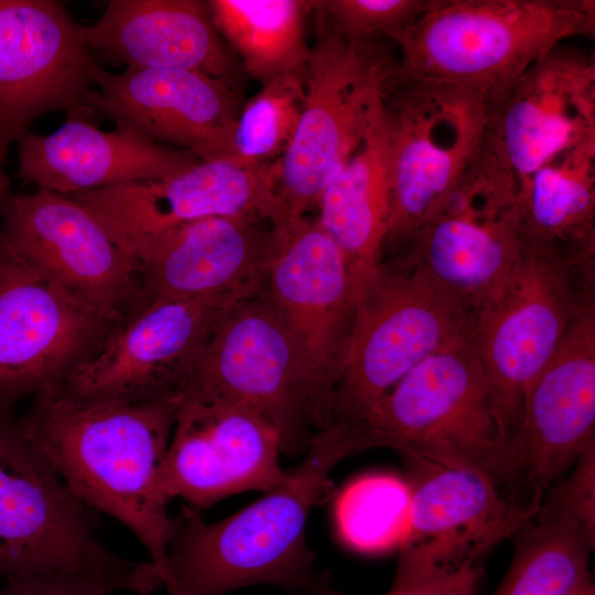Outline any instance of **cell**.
<instances>
[{
  "mask_svg": "<svg viewBox=\"0 0 595 595\" xmlns=\"http://www.w3.org/2000/svg\"><path fill=\"white\" fill-rule=\"evenodd\" d=\"M180 402H82L51 388L18 419L23 437L85 506L133 532L162 585L175 518L160 475Z\"/></svg>",
  "mask_w": 595,
  "mask_h": 595,
  "instance_id": "cell-1",
  "label": "cell"
},
{
  "mask_svg": "<svg viewBox=\"0 0 595 595\" xmlns=\"http://www.w3.org/2000/svg\"><path fill=\"white\" fill-rule=\"evenodd\" d=\"M358 452L354 433L331 421L314 434L286 479L242 510L206 522L195 508L184 507L174 517L166 552L169 595H226L258 584L312 588L309 517L332 493L333 468Z\"/></svg>",
  "mask_w": 595,
  "mask_h": 595,
  "instance_id": "cell-2",
  "label": "cell"
},
{
  "mask_svg": "<svg viewBox=\"0 0 595 595\" xmlns=\"http://www.w3.org/2000/svg\"><path fill=\"white\" fill-rule=\"evenodd\" d=\"M594 37V0H432L396 43L398 69L467 88L491 110L554 46Z\"/></svg>",
  "mask_w": 595,
  "mask_h": 595,
  "instance_id": "cell-3",
  "label": "cell"
},
{
  "mask_svg": "<svg viewBox=\"0 0 595 595\" xmlns=\"http://www.w3.org/2000/svg\"><path fill=\"white\" fill-rule=\"evenodd\" d=\"M354 430L361 451L470 468L505 496L507 436L473 343L424 359Z\"/></svg>",
  "mask_w": 595,
  "mask_h": 595,
  "instance_id": "cell-4",
  "label": "cell"
},
{
  "mask_svg": "<svg viewBox=\"0 0 595 595\" xmlns=\"http://www.w3.org/2000/svg\"><path fill=\"white\" fill-rule=\"evenodd\" d=\"M388 217L380 262L434 213L486 147L490 107L450 83L405 75L385 88Z\"/></svg>",
  "mask_w": 595,
  "mask_h": 595,
  "instance_id": "cell-5",
  "label": "cell"
},
{
  "mask_svg": "<svg viewBox=\"0 0 595 595\" xmlns=\"http://www.w3.org/2000/svg\"><path fill=\"white\" fill-rule=\"evenodd\" d=\"M595 306V252L524 242L498 296L474 321L484 368L507 443L523 399L571 325Z\"/></svg>",
  "mask_w": 595,
  "mask_h": 595,
  "instance_id": "cell-6",
  "label": "cell"
},
{
  "mask_svg": "<svg viewBox=\"0 0 595 595\" xmlns=\"http://www.w3.org/2000/svg\"><path fill=\"white\" fill-rule=\"evenodd\" d=\"M473 333L474 317L425 273L379 264L357 292L329 421L355 429L415 366Z\"/></svg>",
  "mask_w": 595,
  "mask_h": 595,
  "instance_id": "cell-7",
  "label": "cell"
},
{
  "mask_svg": "<svg viewBox=\"0 0 595 595\" xmlns=\"http://www.w3.org/2000/svg\"><path fill=\"white\" fill-rule=\"evenodd\" d=\"M397 67L392 42L347 39L316 18L303 110L289 148L273 163L286 221L316 209L324 188L367 131Z\"/></svg>",
  "mask_w": 595,
  "mask_h": 595,
  "instance_id": "cell-8",
  "label": "cell"
},
{
  "mask_svg": "<svg viewBox=\"0 0 595 595\" xmlns=\"http://www.w3.org/2000/svg\"><path fill=\"white\" fill-rule=\"evenodd\" d=\"M524 242L516 184L486 144L434 213L380 264L425 273L475 321L505 286Z\"/></svg>",
  "mask_w": 595,
  "mask_h": 595,
  "instance_id": "cell-9",
  "label": "cell"
},
{
  "mask_svg": "<svg viewBox=\"0 0 595 595\" xmlns=\"http://www.w3.org/2000/svg\"><path fill=\"white\" fill-rule=\"evenodd\" d=\"M182 399L246 407L279 431L282 453L306 452L327 420L283 324L260 293L229 306L193 363Z\"/></svg>",
  "mask_w": 595,
  "mask_h": 595,
  "instance_id": "cell-10",
  "label": "cell"
},
{
  "mask_svg": "<svg viewBox=\"0 0 595 595\" xmlns=\"http://www.w3.org/2000/svg\"><path fill=\"white\" fill-rule=\"evenodd\" d=\"M88 509L0 408V577L140 569L99 541Z\"/></svg>",
  "mask_w": 595,
  "mask_h": 595,
  "instance_id": "cell-11",
  "label": "cell"
},
{
  "mask_svg": "<svg viewBox=\"0 0 595 595\" xmlns=\"http://www.w3.org/2000/svg\"><path fill=\"white\" fill-rule=\"evenodd\" d=\"M260 293L291 337L328 422L351 334L357 282L315 218L274 226Z\"/></svg>",
  "mask_w": 595,
  "mask_h": 595,
  "instance_id": "cell-12",
  "label": "cell"
},
{
  "mask_svg": "<svg viewBox=\"0 0 595 595\" xmlns=\"http://www.w3.org/2000/svg\"><path fill=\"white\" fill-rule=\"evenodd\" d=\"M0 235L11 253L69 295L117 323L148 296L140 267L86 208L39 188L9 197Z\"/></svg>",
  "mask_w": 595,
  "mask_h": 595,
  "instance_id": "cell-13",
  "label": "cell"
},
{
  "mask_svg": "<svg viewBox=\"0 0 595 595\" xmlns=\"http://www.w3.org/2000/svg\"><path fill=\"white\" fill-rule=\"evenodd\" d=\"M119 325L14 257L0 235V408L60 387Z\"/></svg>",
  "mask_w": 595,
  "mask_h": 595,
  "instance_id": "cell-14",
  "label": "cell"
},
{
  "mask_svg": "<svg viewBox=\"0 0 595 595\" xmlns=\"http://www.w3.org/2000/svg\"><path fill=\"white\" fill-rule=\"evenodd\" d=\"M595 444V306L569 328L526 392L507 443L506 498L536 513L548 490Z\"/></svg>",
  "mask_w": 595,
  "mask_h": 595,
  "instance_id": "cell-15",
  "label": "cell"
},
{
  "mask_svg": "<svg viewBox=\"0 0 595 595\" xmlns=\"http://www.w3.org/2000/svg\"><path fill=\"white\" fill-rule=\"evenodd\" d=\"M236 302L148 295L102 350L54 389L82 402L182 399L196 355Z\"/></svg>",
  "mask_w": 595,
  "mask_h": 595,
  "instance_id": "cell-16",
  "label": "cell"
},
{
  "mask_svg": "<svg viewBox=\"0 0 595 595\" xmlns=\"http://www.w3.org/2000/svg\"><path fill=\"white\" fill-rule=\"evenodd\" d=\"M401 459L411 504L396 578L451 573L478 564L484 553L510 539L534 515L511 504L479 472L418 456Z\"/></svg>",
  "mask_w": 595,
  "mask_h": 595,
  "instance_id": "cell-17",
  "label": "cell"
},
{
  "mask_svg": "<svg viewBox=\"0 0 595 595\" xmlns=\"http://www.w3.org/2000/svg\"><path fill=\"white\" fill-rule=\"evenodd\" d=\"M88 112L116 129L190 153L199 161L234 160L232 134L240 108L235 85L191 69L126 67L110 73L96 64Z\"/></svg>",
  "mask_w": 595,
  "mask_h": 595,
  "instance_id": "cell-18",
  "label": "cell"
},
{
  "mask_svg": "<svg viewBox=\"0 0 595 595\" xmlns=\"http://www.w3.org/2000/svg\"><path fill=\"white\" fill-rule=\"evenodd\" d=\"M580 41L550 50L490 110L487 147L517 196L552 158L595 139V53Z\"/></svg>",
  "mask_w": 595,
  "mask_h": 595,
  "instance_id": "cell-19",
  "label": "cell"
},
{
  "mask_svg": "<svg viewBox=\"0 0 595 595\" xmlns=\"http://www.w3.org/2000/svg\"><path fill=\"white\" fill-rule=\"evenodd\" d=\"M96 64L60 2L0 0V150L47 112L84 117Z\"/></svg>",
  "mask_w": 595,
  "mask_h": 595,
  "instance_id": "cell-20",
  "label": "cell"
},
{
  "mask_svg": "<svg viewBox=\"0 0 595 595\" xmlns=\"http://www.w3.org/2000/svg\"><path fill=\"white\" fill-rule=\"evenodd\" d=\"M282 440L259 413L238 404L181 399L160 485L170 500L208 507L249 490L268 493L288 474Z\"/></svg>",
  "mask_w": 595,
  "mask_h": 595,
  "instance_id": "cell-21",
  "label": "cell"
},
{
  "mask_svg": "<svg viewBox=\"0 0 595 595\" xmlns=\"http://www.w3.org/2000/svg\"><path fill=\"white\" fill-rule=\"evenodd\" d=\"M86 208L121 248L175 226L210 217L286 221L274 190L273 163L201 161L163 180L66 195Z\"/></svg>",
  "mask_w": 595,
  "mask_h": 595,
  "instance_id": "cell-22",
  "label": "cell"
},
{
  "mask_svg": "<svg viewBox=\"0 0 595 595\" xmlns=\"http://www.w3.org/2000/svg\"><path fill=\"white\" fill-rule=\"evenodd\" d=\"M274 225L253 216L185 223L122 247L148 295L239 301L260 291Z\"/></svg>",
  "mask_w": 595,
  "mask_h": 595,
  "instance_id": "cell-23",
  "label": "cell"
},
{
  "mask_svg": "<svg viewBox=\"0 0 595 595\" xmlns=\"http://www.w3.org/2000/svg\"><path fill=\"white\" fill-rule=\"evenodd\" d=\"M78 35L91 53L127 67L191 69L232 85L240 68L206 1L111 0L94 24H78Z\"/></svg>",
  "mask_w": 595,
  "mask_h": 595,
  "instance_id": "cell-24",
  "label": "cell"
},
{
  "mask_svg": "<svg viewBox=\"0 0 595 595\" xmlns=\"http://www.w3.org/2000/svg\"><path fill=\"white\" fill-rule=\"evenodd\" d=\"M17 141L18 177L62 195L163 180L201 162L130 132L102 131L78 115L50 134L25 131Z\"/></svg>",
  "mask_w": 595,
  "mask_h": 595,
  "instance_id": "cell-25",
  "label": "cell"
},
{
  "mask_svg": "<svg viewBox=\"0 0 595 595\" xmlns=\"http://www.w3.org/2000/svg\"><path fill=\"white\" fill-rule=\"evenodd\" d=\"M315 217L350 266L357 288L380 263L388 217L382 101L364 137L320 196Z\"/></svg>",
  "mask_w": 595,
  "mask_h": 595,
  "instance_id": "cell-26",
  "label": "cell"
},
{
  "mask_svg": "<svg viewBox=\"0 0 595 595\" xmlns=\"http://www.w3.org/2000/svg\"><path fill=\"white\" fill-rule=\"evenodd\" d=\"M526 241L595 251V139L543 164L517 196Z\"/></svg>",
  "mask_w": 595,
  "mask_h": 595,
  "instance_id": "cell-27",
  "label": "cell"
},
{
  "mask_svg": "<svg viewBox=\"0 0 595 595\" xmlns=\"http://www.w3.org/2000/svg\"><path fill=\"white\" fill-rule=\"evenodd\" d=\"M206 6L217 32L250 77L263 85L305 72L310 0H210Z\"/></svg>",
  "mask_w": 595,
  "mask_h": 595,
  "instance_id": "cell-28",
  "label": "cell"
},
{
  "mask_svg": "<svg viewBox=\"0 0 595 595\" xmlns=\"http://www.w3.org/2000/svg\"><path fill=\"white\" fill-rule=\"evenodd\" d=\"M513 555L491 595L595 594V543L572 521L536 512L511 536Z\"/></svg>",
  "mask_w": 595,
  "mask_h": 595,
  "instance_id": "cell-29",
  "label": "cell"
},
{
  "mask_svg": "<svg viewBox=\"0 0 595 595\" xmlns=\"http://www.w3.org/2000/svg\"><path fill=\"white\" fill-rule=\"evenodd\" d=\"M407 479L388 474L363 475L337 496L334 519L342 541L361 553H381L403 543L410 519Z\"/></svg>",
  "mask_w": 595,
  "mask_h": 595,
  "instance_id": "cell-30",
  "label": "cell"
},
{
  "mask_svg": "<svg viewBox=\"0 0 595 595\" xmlns=\"http://www.w3.org/2000/svg\"><path fill=\"white\" fill-rule=\"evenodd\" d=\"M304 98V73L263 84L239 111L232 134L234 161L252 166L277 162L295 134Z\"/></svg>",
  "mask_w": 595,
  "mask_h": 595,
  "instance_id": "cell-31",
  "label": "cell"
},
{
  "mask_svg": "<svg viewBox=\"0 0 595 595\" xmlns=\"http://www.w3.org/2000/svg\"><path fill=\"white\" fill-rule=\"evenodd\" d=\"M432 0H310L311 12L343 36L396 43Z\"/></svg>",
  "mask_w": 595,
  "mask_h": 595,
  "instance_id": "cell-32",
  "label": "cell"
},
{
  "mask_svg": "<svg viewBox=\"0 0 595 595\" xmlns=\"http://www.w3.org/2000/svg\"><path fill=\"white\" fill-rule=\"evenodd\" d=\"M162 586L154 565L143 562L129 573L41 574L7 578L0 595H112L118 591L150 594Z\"/></svg>",
  "mask_w": 595,
  "mask_h": 595,
  "instance_id": "cell-33",
  "label": "cell"
},
{
  "mask_svg": "<svg viewBox=\"0 0 595 595\" xmlns=\"http://www.w3.org/2000/svg\"><path fill=\"white\" fill-rule=\"evenodd\" d=\"M538 512L572 521L595 543V444L548 490Z\"/></svg>",
  "mask_w": 595,
  "mask_h": 595,
  "instance_id": "cell-34",
  "label": "cell"
},
{
  "mask_svg": "<svg viewBox=\"0 0 595 595\" xmlns=\"http://www.w3.org/2000/svg\"><path fill=\"white\" fill-rule=\"evenodd\" d=\"M483 576L479 564L461 570L413 578H393L392 586L383 595H477ZM311 595H346L327 587L310 588Z\"/></svg>",
  "mask_w": 595,
  "mask_h": 595,
  "instance_id": "cell-35",
  "label": "cell"
},
{
  "mask_svg": "<svg viewBox=\"0 0 595 595\" xmlns=\"http://www.w3.org/2000/svg\"><path fill=\"white\" fill-rule=\"evenodd\" d=\"M6 151L0 150V208L2 206L3 195L9 185V178L2 171V161L4 159Z\"/></svg>",
  "mask_w": 595,
  "mask_h": 595,
  "instance_id": "cell-36",
  "label": "cell"
},
{
  "mask_svg": "<svg viewBox=\"0 0 595 595\" xmlns=\"http://www.w3.org/2000/svg\"><path fill=\"white\" fill-rule=\"evenodd\" d=\"M592 595H595V594H592Z\"/></svg>",
  "mask_w": 595,
  "mask_h": 595,
  "instance_id": "cell-37",
  "label": "cell"
}]
</instances>
